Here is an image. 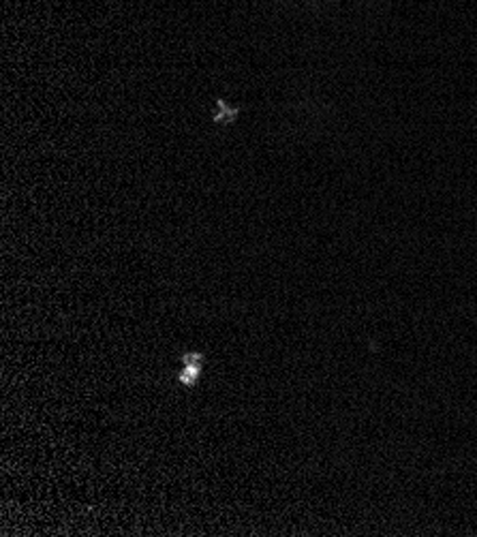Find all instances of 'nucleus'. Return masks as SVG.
Instances as JSON below:
<instances>
[{"label": "nucleus", "instance_id": "2", "mask_svg": "<svg viewBox=\"0 0 477 537\" xmlns=\"http://www.w3.org/2000/svg\"><path fill=\"white\" fill-rule=\"evenodd\" d=\"M216 105H219V111H221V114H216V120H219V122H229V120H233L235 116H237V107H235V109H229L223 101H219Z\"/></svg>", "mask_w": 477, "mask_h": 537}, {"label": "nucleus", "instance_id": "1", "mask_svg": "<svg viewBox=\"0 0 477 537\" xmlns=\"http://www.w3.org/2000/svg\"><path fill=\"white\" fill-rule=\"evenodd\" d=\"M197 372H199L197 362H188V364L184 366V370H182V375H180V381L182 383H193L195 377H197Z\"/></svg>", "mask_w": 477, "mask_h": 537}]
</instances>
